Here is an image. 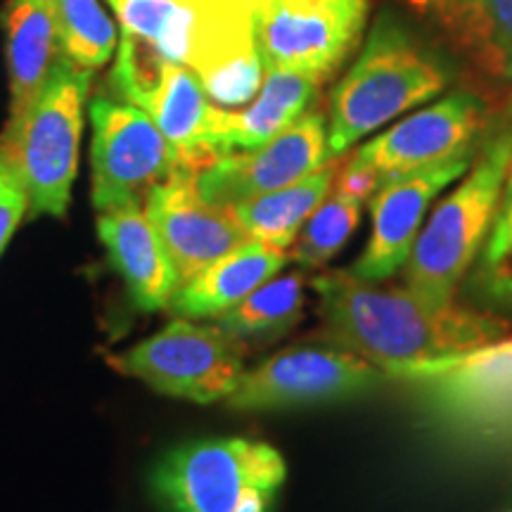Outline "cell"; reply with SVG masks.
<instances>
[{
  "label": "cell",
  "mask_w": 512,
  "mask_h": 512,
  "mask_svg": "<svg viewBox=\"0 0 512 512\" xmlns=\"http://www.w3.org/2000/svg\"><path fill=\"white\" fill-rule=\"evenodd\" d=\"M323 335L384 373L477 349L508 332V318L456 304H434L408 287H375L351 271L313 278Z\"/></svg>",
  "instance_id": "cell-1"
},
{
  "label": "cell",
  "mask_w": 512,
  "mask_h": 512,
  "mask_svg": "<svg viewBox=\"0 0 512 512\" xmlns=\"http://www.w3.org/2000/svg\"><path fill=\"white\" fill-rule=\"evenodd\" d=\"M121 34L197 74L216 107L247 105L264 83V60L245 0H107Z\"/></svg>",
  "instance_id": "cell-2"
},
{
  "label": "cell",
  "mask_w": 512,
  "mask_h": 512,
  "mask_svg": "<svg viewBox=\"0 0 512 512\" xmlns=\"http://www.w3.org/2000/svg\"><path fill=\"white\" fill-rule=\"evenodd\" d=\"M451 67L389 12L377 17L354 67L330 100L328 152L342 157L377 128L439 95Z\"/></svg>",
  "instance_id": "cell-3"
},
{
  "label": "cell",
  "mask_w": 512,
  "mask_h": 512,
  "mask_svg": "<svg viewBox=\"0 0 512 512\" xmlns=\"http://www.w3.org/2000/svg\"><path fill=\"white\" fill-rule=\"evenodd\" d=\"M512 157V126L486 140L467 176L420 228L403 271V287L434 304H453L489 235Z\"/></svg>",
  "instance_id": "cell-4"
},
{
  "label": "cell",
  "mask_w": 512,
  "mask_h": 512,
  "mask_svg": "<svg viewBox=\"0 0 512 512\" xmlns=\"http://www.w3.org/2000/svg\"><path fill=\"white\" fill-rule=\"evenodd\" d=\"M287 477L278 448L245 437L171 448L152 472L166 512H273Z\"/></svg>",
  "instance_id": "cell-5"
},
{
  "label": "cell",
  "mask_w": 512,
  "mask_h": 512,
  "mask_svg": "<svg viewBox=\"0 0 512 512\" xmlns=\"http://www.w3.org/2000/svg\"><path fill=\"white\" fill-rule=\"evenodd\" d=\"M91 81L93 72L60 55L46 88L17 131L8 138L0 136L27 185L29 219H62L67 214Z\"/></svg>",
  "instance_id": "cell-6"
},
{
  "label": "cell",
  "mask_w": 512,
  "mask_h": 512,
  "mask_svg": "<svg viewBox=\"0 0 512 512\" xmlns=\"http://www.w3.org/2000/svg\"><path fill=\"white\" fill-rule=\"evenodd\" d=\"M110 83L119 100L131 102L155 121L174 147L181 169L200 174L219 159V110L204 93L195 72L162 60L136 38L121 34Z\"/></svg>",
  "instance_id": "cell-7"
},
{
  "label": "cell",
  "mask_w": 512,
  "mask_h": 512,
  "mask_svg": "<svg viewBox=\"0 0 512 512\" xmlns=\"http://www.w3.org/2000/svg\"><path fill=\"white\" fill-rule=\"evenodd\" d=\"M245 344L216 323L178 318L162 332L112 358L128 377L150 384L159 394L195 403L228 401L245 375Z\"/></svg>",
  "instance_id": "cell-8"
},
{
  "label": "cell",
  "mask_w": 512,
  "mask_h": 512,
  "mask_svg": "<svg viewBox=\"0 0 512 512\" xmlns=\"http://www.w3.org/2000/svg\"><path fill=\"white\" fill-rule=\"evenodd\" d=\"M387 377L403 380L422 406L451 430L512 434V339L451 354Z\"/></svg>",
  "instance_id": "cell-9"
},
{
  "label": "cell",
  "mask_w": 512,
  "mask_h": 512,
  "mask_svg": "<svg viewBox=\"0 0 512 512\" xmlns=\"http://www.w3.org/2000/svg\"><path fill=\"white\" fill-rule=\"evenodd\" d=\"M264 69L323 81L351 55L366 27L368 0H245Z\"/></svg>",
  "instance_id": "cell-10"
},
{
  "label": "cell",
  "mask_w": 512,
  "mask_h": 512,
  "mask_svg": "<svg viewBox=\"0 0 512 512\" xmlns=\"http://www.w3.org/2000/svg\"><path fill=\"white\" fill-rule=\"evenodd\" d=\"M93 207H145L147 195L181 169L174 147L155 121L131 105L105 95L91 102Z\"/></svg>",
  "instance_id": "cell-11"
},
{
  "label": "cell",
  "mask_w": 512,
  "mask_h": 512,
  "mask_svg": "<svg viewBox=\"0 0 512 512\" xmlns=\"http://www.w3.org/2000/svg\"><path fill=\"white\" fill-rule=\"evenodd\" d=\"M387 380V373L347 349L292 347L245 370L228 406L235 411H283L358 399Z\"/></svg>",
  "instance_id": "cell-12"
},
{
  "label": "cell",
  "mask_w": 512,
  "mask_h": 512,
  "mask_svg": "<svg viewBox=\"0 0 512 512\" xmlns=\"http://www.w3.org/2000/svg\"><path fill=\"white\" fill-rule=\"evenodd\" d=\"M330 159L328 124L323 114L311 110L266 145L216 159L197 174V190L211 204L233 207L256 195L285 188L313 174Z\"/></svg>",
  "instance_id": "cell-13"
},
{
  "label": "cell",
  "mask_w": 512,
  "mask_h": 512,
  "mask_svg": "<svg viewBox=\"0 0 512 512\" xmlns=\"http://www.w3.org/2000/svg\"><path fill=\"white\" fill-rule=\"evenodd\" d=\"M475 152L444 159L425 169L384 178L370 197V240L351 273L368 283L392 278L406 266L415 240L439 192L467 174Z\"/></svg>",
  "instance_id": "cell-14"
},
{
  "label": "cell",
  "mask_w": 512,
  "mask_h": 512,
  "mask_svg": "<svg viewBox=\"0 0 512 512\" xmlns=\"http://www.w3.org/2000/svg\"><path fill=\"white\" fill-rule=\"evenodd\" d=\"M145 214L155 223L166 252L174 261L178 287L195 278L223 254L252 240L235 219L233 207L204 200L195 171L178 169L169 181L147 195Z\"/></svg>",
  "instance_id": "cell-15"
},
{
  "label": "cell",
  "mask_w": 512,
  "mask_h": 512,
  "mask_svg": "<svg viewBox=\"0 0 512 512\" xmlns=\"http://www.w3.org/2000/svg\"><path fill=\"white\" fill-rule=\"evenodd\" d=\"M482 126V102L472 93L456 91L401 119L389 131L358 147L351 157L370 166L384 181L475 152V138Z\"/></svg>",
  "instance_id": "cell-16"
},
{
  "label": "cell",
  "mask_w": 512,
  "mask_h": 512,
  "mask_svg": "<svg viewBox=\"0 0 512 512\" xmlns=\"http://www.w3.org/2000/svg\"><path fill=\"white\" fill-rule=\"evenodd\" d=\"M98 235L133 304L147 313L169 309L178 290V275L145 207L131 204L100 211Z\"/></svg>",
  "instance_id": "cell-17"
},
{
  "label": "cell",
  "mask_w": 512,
  "mask_h": 512,
  "mask_svg": "<svg viewBox=\"0 0 512 512\" xmlns=\"http://www.w3.org/2000/svg\"><path fill=\"white\" fill-rule=\"evenodd\" d=\"M0 19L10 76V117L0 136L8 138L43 93L62 53L53 0H8Z\"/></svg>",
  "instance_id": "cell-18"
},
{
  "label": "cell",
  "mask_w": 512,
  "mask_h": 512,
  "mask_svg": "<svg viewBox=\"0 0 512 512\" xmlns=\"http://www.w3.org/2000/svg\"><path fill=\"white\" fill-rule=\"evenodd\" d=\"M290 254L247 240L178 287L169 309L178 318H216L283 271Z\"/></svg>",
  "instance_id": "cell-19"
},
{
  "label": "cell",
  "mask_w": 512,
  "mask_h": 512,
  "mask_svg": "<svg viewBox=\"0 0 512 512\" xmlns=\"http://www.w3.org/2000/svg\"><path fill=\"white\" fill-rule=\"evenodd\" d=\"M320 81L313 76L287 72V69H266L264 83L245 110H219L216 119V147L219 155L256 150L266 145L287 126H292L316 98Z\"/></svg>",
  "instance_id": "cell-20"
},
{
  "label": "cell",
  "mask_w": 512,
  "mask_h": 512,
  "mask_svg": "<svg viewBox=\"0 0 512 512\" xmlns=\"http://www.w3.org/2000/svg\"><path fill=\"white\" fill-rule=\"evenodd\" d=\"M337 169L339 157L330 159L313 174L299 178L285 188L233 204L235 219L252 240L290 252L306 219L332 190Z\"/></svg>",
  "instance_id": "cell-21"
},
{
  "label": "cell",
  "mask_w": 512,
  "mask_h": 512,
  "mask_svg": "<svg viewBox=\"0 0 512 512\" xmlns=\"http://www.w3.org/2000/svg\"><path fill=\"white\" fill-rule=\"evenodd\" d=\"M306 278L302 268L294 273H278L233 309L214 318L228 335L247 342H273L283 337L304 316Z\"/></svg>",
  "instance_id": "cell-22"
},
{
  "label": "cell",
  "mask_w": 512,
  "mask_h": 512,
  "mask_svg": "<svg viewBox=\"0 0 512 512\" xmlns=\"http://www.w3.org/2000/svg\"><path fill=\"white\" fill-rule=\"evenodd\" d=\"M439 22L479 69L512 83V0H470Z\"/></svg>",
  "instance_id": "cell-23"
},
{
  "label": "cell",
  "mask_w": 512,
  "mask_h": 512,
  "mask_svg": "<svg viewBox=\"0 0 512 512\" xmlns=\"http://www.w3.org/2000/svg\"><path fill=\"white\" fill-rule=\"evenodd\" d=\"M467 297L496 316H512V157L494 221L465 278Z\"/></svg>",
  "instance_id": "cell-24"
},
{
  "label": "cell",
  "mask_w": 512,
  "mask_h": 512,
  "mask_svg": "<svg viewBox=\"0 0 512 512\" xmlns=\"http://www.w3.org/2000/svg\"><path fill=\"white\" fill-rule=\"evenodd\" d=\"M60 53L76 67H105L117 50V27L100 0H53Z\"/></svg>",
  "instance_id": "cell-25"
},
{
  "label": "cell",
  "mask_w": 512,
  "mask_h": 512,
  "mask_svg": "<svg viewBox=\"0 0 512 512\" xmlns=\"http://www.w3.org/2000/svg\"><path fill=\"white\" fill-rule=\"evenodd\" d=\"M361 221V202L332 188L323 202L299 230L290 247V259L302 266V271L323 268L339 249L347 245Z\"/></svg>",
  "instance_id": "cell-26"
},
{
  "label": "cell",
  "mask_w": 512,
  "mask_h": 512,
  "mask_svg": "<svg viewBox=\"0 0 512 512\" xmlns=\"http://www.w3.org/2000/svg\"><path fill=\"white\" fill-rule=\"evenodd\" d=\"M29 214V192L10 152L0 143V254L8 247L24 216Z\"/></svg>",
  "instance_id": "cell-27"
},
{
  "label": "cell",
  "mask_w": 512,
  "mask_h": 512,
  "mask_svg": "<svg viewBox=\"0 0 512 512\" xmlns=\"http://www.w3.org/2000/svg\"><path fill=\"white\" fill-rule=\"evenodd\" d=\"M380 183H382V178L377 176L370 166L356 162V159L351 157L342 164V169H337V176H335V183H332V188L344 192V195L354 197V200L363 204L375 195V190L380 188Z\"/></svg>",
  "instance_id": "cell-28"
},
{
  "label": "cell",
  "mask_w": 512,
  "mask_h": 512,
  "mask_svg": "<svg viewBox=\"0 0 512 512\" xmlns=\"http://www.w3.org/2000/svg\"><path fill=\"white\" fill-rule=\"evenodd\" d=\"M415 8L422 10V12H430V15L439 17L444 15V12L453 10V8H460V5L470 3V0H411Z\"/></svg>",
  "instance_id": "cell-29"
},
{
  "label": "cell",
  "mask_w": 512,
  "mask_h": 512,
  "mask_svg": "<svg viewBox=\"0 0 512 512\" xmlns=\"http://www.w3.org/2000/svg\"><path fill=\"white\" fill-rule=\"evenodd\" d=\"M510 512H512V510H510Z\"/></svg>",
  "instance_id": "cell-30"
}]
</instances>
